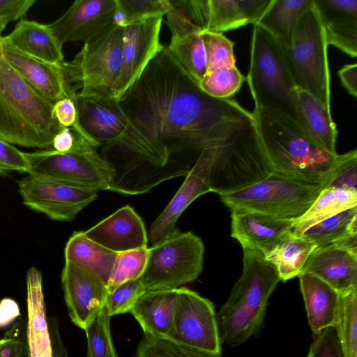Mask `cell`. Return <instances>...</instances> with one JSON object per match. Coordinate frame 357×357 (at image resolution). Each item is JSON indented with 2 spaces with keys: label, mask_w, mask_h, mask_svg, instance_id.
<instances>
[{
  "label": "cell",
  "mask_w": 357,
  "mask_h": 357,
  "mask_svg": "<svg viewBox=\"0 0 357 357\" xmlns=\"http://www.w3.org/2000/svg\"><path fill=\"white\" fill-rule=\"evenodd\" d=\"M118 100L132 127L116 146L115 175L130 195L187 176L204 151L257 133L252 112L204 92L167 47Z\"/></svg>",
  "instance_id": "cell-1"
},
{
  "label": "cell",
  "mask_w": 357,
  "mask_h": 357,
  "mask_svg": "<svg viewBox=\"0 0 357 357\" xmlns=\"http://www.w3.org/2000/svg\"><path fill=\"white\" fill-rule=\"evenodd\" d=\"M252 114L262 148L274 172L330 185L347 153L333 155L323 150L302 128L277 112L255 108Z\"/></svg>",
  "instance_id": "cell-2"
},
{
  "label": "cell",
  "mask_w": 357,
  "mask_h": 357,
  "mask_svg": "<svg viewBox=\"0 0 357 357\" xmlns=\"http://www.w3.org/2000/svg\"><path fill=\"white\" fill-rule=\"evenodd\" d=\"M243 269L217 314L221 342L237 347L260 332L271 295L280 281L275 268L257 250L244 248Z\"/></svg>",
  "instance_id": "cell-3"
},
{
  "label": "cell",
  "mask_w": 357,
  "mask_h": 357,
  "mask_svg": "<svg viewBox=\"0 0 357 357\" xmlns=\"http://www.w3.org/2000/svg\"><path fill=\"white\" fill-rule=\"evenodd\" d=\"M53 103L29 86L0 54V137L11 144L52 149L64 128Z\"/></svg>",
  "instance_id": "cell-4"
},
{
  "label": "cell",
  "mask_w": 357,
  "mask_h": 357,
  "mask_svg": "<svg viewBox=\"0 0 357 357\" xmlns=\"http://www.w3.org/2000/svg\"><path fill=\"white\" fill-rule=\"evenodd\" d=\"M246 80L255 108L277 112L305 131L297 100L296 87L282 47L268 31L257 24H254L252 31L250 68Z\"/></svg>",
  "instance_id": "cell-5"
},
{
  "label": "cell",
  "mask_w": 357,
  "mask_h": 357,
  "mask_svg": "<svg viewBox=\"0 0 357 357\" xmlns=\"http://www.w3.org/2000/svg\"><path fill=\"white\" fill-rule=\"evenodd\" d=\"M282 47L296 87L331 109L328 44L314 2L301 17L289 43Z\"/></svg>",
  "instance_id": "cell-6"
},
{
  "label": "cell",
  "mask_w": 357,
  "mask_h": 357,
  "mask_svg": "<svg viewBox=\"0 0 357 357\" xmlns=\"http://www.w3.org/2000/svg\"><path fill=\"white\" fill-rule=\"evenodd\" d=\"M328 186L273 172L245 189L220 197L229 209L243 208L296 221Z\"/></svg>",
  "instance_id": "cell-7"
},
{
  "label": "cell",
  "mask_w": 357,
  "mask_h": 357,
  "mask_svg": "<svg viewBox=\"0 0 357 357\" xmlns=\"http://www.w3.org/2000/svg\"><path fill=\"white\" fill-rule=\"evenodd\" d=\"M123 26L114 24L84 43L71 62L62 68L72 86L75 83L79 96L114 97L119 77Z\"/></svg>",
  "instance_id": "cell-8"
},
{
  "label": "cell",
  "mask_w": 357,
  "mask_h": 357,
  "mask_svg": "<svg viewBox=\"0 0 357 357\" xmlns=\"http://www.w3.org/2000/svg\"><path fill=\"white\" fill-rule=\"evenodd\" d=\"M204 245L191 231L177 230L149 248L144 273L139 278L144 292L178 289L195 280L203 268Z\"/></svg>",
  "instance_id": "cell-9"
},
{
  "label": "cell",
  "mask_w": 357,
  "mask_h": 357,
  "mask_svg": "<svg viewBox=\"0 0 357 357\" xmlns=\"http://www.w3.org/2000/svg\"><path fill=\"white\" fill-rule=\"evenodd\" d=\"M28 174L44 175L99 190H108L114 171L97 149L60 153L54 149L26 153Z\"/></svg>",
  "instance_id": "cell-10"
},
{
  "label": "cell",
  "mask_w": 357,
  "mask_h": 357,
  "mask_svg": "<svg viewBox=\"0 0 357 357\" xmlns=\"http://www.w3.org/2000/svg\"><path fill=\"white\" fill-rule=\"evenodd\" d=\"M25 206L57 221H72L98 192L51 176L28 174L18 183Z\"/></svg>",
  "instance_id": "cell-11"
},
{
  "label": "cell",
  "mask_w": 357,
  "mask_h": 357,
  "mask_svg": "<svg viewBox=\"0 0 357 357\" xmlns=\"http://www.w3.org/2000/svg\"><path fill=\"white\" fill-rule=\"evenodd\" d=\"M167 337L179 344L221 353V340L213 303L196 291L178 288V304Z\"/></svg>",
  "instance_id": "cell-12"
},
{
  "label": "cell",
  "mask_w": 357,
  "mask_h": 357,
  "mask_svg": "<svg viewBox=\"0 0 357 357\" xmlns=\"http://www.w3.org/2000/svg\"><path fill=\"white\" fill-rule=\"evenodd\" d=\"M73 99L79 126L86 137L102 149L118 145L126 138L132 124L114 97L79 96Z\"/></svg>",
  "instance_id": "cell-13"
},
{
  "label": "cell",
  "mask_w": 357,
  "mask_h": 357,
  "mask_svg": "<svg viewBox=\"0 0 357 357\" xmlns=\"http://www.w3.org/2000/svg\"><path fill=\"white\" fill-rule=\"evenodd\" d=\"M162 18L149 19L123 26L121 67L114 90L117 100L165 47L160 41Z\"/></svg>",
  "instance_id": "cell-14"
},
{
  "label": "cell",
  "mask_w": 357,
  "mask_h": 357,
  "mask_svg": "<svg viewBox=\"0 0 357 357\" xmlns=\"http://www.w3.org/2000/svg\"><path fill=\"white\" fill-rule=\"evenodd\" d=\"M115 0H77L56 21L48 24L61 45L88 41L116 24Z\"/></svg>",
  "instance_id": "cell-15"
},
{
  "label": "cell",
  "mask_w": 357,
  "mask_h": 357,
  "mask_svg": "<svg viewBox=\"0 0 357 357\" xmlns=\"http://www.w3.org/2000/svg\"><path fill=\"white\" fill-rule=\"evenodd\" d=\"M222 150L203 152L168 205L151 225L148 239L153 245L176 232V223L184 211L199 196L211 192L208 173L213 160Z\"/></svg>",
  "instance_id": "cell-16"
},
{
  "label": "cell",
  "mask_w": 357,
  "mask_h": 357,
  "mask_svg": "<svg viewBox=\"0 0 357 357\" xmlns=\"http://www.w3.org/2000/svg\"><path fill=\"white\" fill-rule=\"evenodd\" d=\"M0 54L36 92L54 104L75 91L61 66L43 61L20 51L0 37Z\"/></svg>",
  "instance_id": "cell-17"
},
{
  "label": "cell",
  "mask_w": 357,
  "mask_h": 357,
  "mask_svg": "<svg viewBox=\"0 0 357 357\" xmlns=\"http://www.w3.org/2000/svg\"><path fill=\"white\" fill-rule=\"evenodd\" d=\"M61 284L70 319L84 330L105 305L109 294L107 285L95 275L68 262L62 270Z\"/></svg>",
  "instance_id": "cell-18"
},
{
  "label": "cell",
  "mask_w": 357,
  "mask_h": 357,
  "mask_svg": "<svg viewBox=\"0 0 357 357\" xmlns=\"http://www.w3.org/2000/svg\"><path fill=\"white\" fill-rule=\"evenodd\" d=\"M301 273L314 275L339 293L357 288V241L316 248Z\"/></svg>",
  "instance_id": "cell-19"
},
{
  "label": "cell",
  "mask_w": 357,
  "mask_h": 357,
  "mask_svg": "<svg viewBox=\"0 0 357 357\" xmlns=\"http://www.w3.org/2000/svg\"><path fill=\"white\" fill-rule=\"evenodd\" d=\"M271 0H197L195 24L220 33L256 24Z\"/></svg>",
  "instance_id": "cell-20"
},
{
  "label": "cell",
  "mask_w": 357,
  "mask_h": 357,
  "mask_svg": "<svg viewBox=\"0 0 357 357\" xmlns=\"http://www.w3.org/2000/svg\"><path fill=\"white\" fill-rule=\"evenodd\" d=\"M231 211V236L243 249L257 250L263 255L291 232L296 220L280 219L243 208Z\"/></svg>",
  "instance_id": "cell-21"
},
{
  "label": "cell",
  "mask_w": 357,
  "mask_h": 357,
  "mask_svg": "<svg viewBox=\"0 0 357 357\" xmlns=\"http://www.w3.org/2000/svg\"><path fill=\"white\" fill-rule=\"evenodd\" d=\"M84 233L93 242L116 253L148 248L144 222L129 205L120 208Z\"/></svg>",
  "instance_id": "cell-22"
},
{
  "label": "cell",
  "mask_w": 357,
  "mask_h": 357,
  "mask_svg": "<svg viewBox=\"0 0 357 357\" xmlns=\"http://www.w3.org/2000/svg\"><path fill=\"white\" fill-rule=\"evenodd\" d=\"M328 45L357 56V0H313Z\"/></svg>",
  "instance_id": "cell-23"
},
{
  "label": "cell",
  "mask_w": 357,
  "mask_h": 357,
  "mask_svg": "<svg viewBox=\"0 0 357 357\" xmlns=\"http://www.w3.org/2000/svg\"><path fill=\"white\" fill-rule=\"evenodd\" d=\"M178 299V288L144 292L130 313L144 334L167 337L172 328Z\"/></svg>",
  "instance_id": "cell-24"
},
{
  "label": "cell",
  "mask_w": 357,
  "mask_h": 357,
  "mask_svg": "<svg viewBox=\"0 0 357 357\" xmlns=\"http://www.w3.org/2000/svg\"><path fill=\"white\" fill-rule=\"evenodd\" d=\"M298 277L308 323L314 334L335 326L340 293L312 274L301 273Z\"/></svg>",
  "instance_id": "cell-25"
},
{
  "label": "cell",
  "mask_w": 357,
  "mask_h": 357,
  "mask_svg": "<svg viewBox=\"0 0 357 357\" xmlns=\"http://www.w3.org/2000/svg\"><path fill=\"white\" fill-rule=\"evenodd\" d=\"M5 38L15 48L36 59L58 66L64 63L63 45L47 24L21 20Z\"/></svg>",
  "instance_id": "cell-26"
},
{
  "label": "cell",
  "mask_w": 357,
  "mask_h": 357,
  "mask_svg": "<svg viewBox=\"0 0 357 357\" xmlns=\"http://www.w3.org/2000/svg\"><path fill=\"white\" fill-rule=\"evenodd\" d=\"M27 333L31 357H52L40 271L27 273Z\"/></svg>",
  "instance_id": "cell-27"
},
{
  "label": "cell",
  "mask_w": 357,
  "mask_h": 357,
  "mask_svg": "<svg viewBox=\"0 0 357 357\" xmlns=\"http://www.w3.org/2000/svg\"><path fill=\"white\" fill-rule=\"evenodd\" d=\"M117 253L87 238L84 231H75L64 249L66 262L91 273L106 285L109 280Z\"/></svg>",
  "instance_id": "cell-28"
},
{
  "label": "cell",
  "mask_w": 357,
  "mask_h": 357,
  "mask_svg": "<svg viewBox=\"0 0 357 357\" xmlns=\"http://www.w3.org/2000/svg\"><path fill=\"white\" fill-rule=\"evenodd\" d=\"M296 96L307 135L323 150L337 154L335 145L338 132L331 109L305 91L296 88Z\"/></svg>",
  "instance_id": "cell-29"
},
{
  "label": "cell",
  "mask_w": 357,
  "mask_h": 357,
  "mask_svg": "<svg viewBox=\"0 0 357 357\" xmlns=\"http://www.w3.org/2000/svg\"><path fill=\"white\" fill-rule=\"evenodd\" d=\"M313 0H271L257 24L268 31L282 47L287 46L298 22Z\"/></svg>",
  "instance_id": "cell-30"
},
{
  "label": "cell",
  "mask_w": 357,
  "mask_h": 357,
  "mask_svg": "<svg viewBox=\"0 0 357 357\" xmlns=\"http://www.w3.org/2000/svg\"><path fill=\"white\" fill-rule=\"evenodd\" d=\"M357 207V189L328 186L295 222L291 233L301 236L310 227L342 211Z\"/></svg>",
  "instance_id": "cell-31"
},
{
  "label": "cell",
  "mask_w": 357,
  "mask_h": 357,
  "mask_svg": "<svg viewBox=\"0 0 357 357\" xmlns=\"http://www.w3.org/2000/svg\"><path fill=\"white\" fill-rule=\"evenodd\" d=\"M315 248L313 242L291 232L264 257L275 268L280 281L285 282L301 273L307 258Z\"/></svg>",
  "instance_id": "cell-32"
},
{
  "label": "cell",
  "mask_w": 357,
  "mask_h": 357,
  "mask_svg": "<svg viewBox=\"0 0 357 357\" xmlns=\"http://www.w3.org/2000/svg\"><path fill=\"white\" fill-rule=\"evenodd\" d=\"M301 236L316 248L347 243L357 238V207L329 217L307 229Z\"/></svg>",
  "instance_id": "cell-33"
},
{
  "label": "cell",
  "mask_w": 357,
  "mask_h": 357,
  "mask_svg": "<svg viewBox=\"0 0 357 357\" xmlns=\"http://www.w3.org/2000/svg\"><path fill=\"white\" fill-rule=\"evenodd\" d=\"M201 32L172 36L167 46L172 57L197 84L207 72V57Z\"/></svg>",
  "instance_id": "cell-34"
},
{
  "label": "cell",
  "mask_w": 357,
  "mask_h": 357,
  "mask_svg": "<svg viewBox=\"0 0 357 357\" xmlns=\"http://www.w3.org/2000/svg\"><path fill=\"white\" fill-rule=\"evenodd\" d=\"M335 328L344 357H357V288L340 293Z\"/></svg>",
  "instance_id": "cell-35"
},
{
  "label": "cell",
  "mask_w": 357,
  "mask_h": 357,
  "mask_svg": "<svg viewBox=\"0 0 357 357\" xmlns=\"http://www.w3.org/2000/svg\"><path fill=\"white\" fill-rule=\"evenodd\" d=\"M134 357H222L173 341L167 337L144 334Z\"/></svg>",
  "instance_id": "cell-36"
},
{
  "label": "cell",
  "mask_w": 357,
  "mask_h": 357,
  "mask_svg": "<svg viewBox=\"0 0 357 357\" xmlns=\"http://www.w3.org/2000/svg\"><path fill=\"white\" fill-rule=\"evenodd\" d=\"M246 77L236 66L220 67L208 71L199 88L208 95L220 99H229L241 89Z\"/></svg>",
  "instance_id": "cell-37"
},
{
  "label": "cell",
  "mask_w": 357,
  "mask_h": 357,
  "mask_svg": "<svg viewBox=\"0 0 357 357\" xmlns=\"http://www.w3.org/2000/svg\"><path fill=\"white\" fill-rule=\"evenodd\" d=\"M110 317L105 305L84 330L88 344L87 357H118L111 336Z\"/></svg>",
  "instance_id": "cell-38"
},
{
  "label": "cell",
  "mask_w": 357,
  "mask_h": 357,
  "mask_svg": "<svg viewBox=\"0 0 357 357\" xmlns=\"http://www.w3.org/2000/svg\"><path fill=\"white\" fill-rule=\"evenodd\" d=\"M149 248H139L117 253L112 271L107 284L108 293L121 284L139 278L144 273Z\"/></svg>",
  "instance_id": "cell-39"
},
{
  "label": "cell",
  "mask_w": 357,
  "mask_h": 357,
  "mask_svg": "<svg viewBox=\"0 0 357 357\" xmlns=\"http://www.w3.org/2000/svg\"><path fill=\"white\" fill-rule=\"evenodd\" d=\"M116 24L126 25L149 19L163 17L165 15L161 0H115Z\"/></svg>",
  "instance_id": "cell-40"
},
{
  "label": "cell",
  "mask_w": 357,
  "mask_h": 357,
  "mask_svg": "<svg viewBox=\"0 0 357 357\" xmlns=\"http://www.w3.org/2000/svg\"><path fill=\"white\" fill-rule=\"evenodd\" d=\"M201 38L206 53L207 72L220 67L236 66L232 41L222 33L206 31L201 32Z\"/></svg>",
  "instance_id": "cell-41"
},
{
  "label": "cell",
  "mask_w": 357,
  "mask_h": 357,
  "mask_svg": "<svg viewBox=\"0 0 357 357\" xmlns=\"http://www.w3.org/2000/svg\"><path fill=\"white\" fill-rule=\"evenodd\" d=\"M144 293L139 278L127 281L108 294L105 307L112 317L130 312L137 298Z\"/></svg>",
  "instance_id": "cell-42"
},
{
  "label": "cell",
  "mask_w": 357,
  "mask_h": 357,
  "mask_svg": "<svg viewBox=\"0 0 357 357\" xmlns=\"http://www.w3.org/2000/svg\"><path fill=\"white\" fill-rule=\"evenodd\" d=\"M1 357H31L27 333V319L15 323L0 339Z\"/></svg>",
  "instance_id": "cell-43"
},
{
  "label": "cell",
  "mask_w": 357,
  "mask_h": 357,
  "mask_svg": "<svg viewBox=\"0 0 357 357\" xmlns=\"http://www.w3.org/2000/svg\"><path fill=\"white\" fill-rule=\"evenodd\" d=\"M307 357H344L335 326L326 328L316 335Z\"/></svg>",
  "instance_id": "cell-44"
},
{
  "label": "cell",
  "mask_w": 357,
  "mask_h": 357,
  "mask_svg": "<svg viewBox=\"0 0 357 357\" xmlns=\"http://www.w3.org/2000/svg\"><path fill=\"white\" fill-rule=\"evenodd\" d=\"M167 16V24L173 37L201 32L202 28L192 22L187 14L174 1L161 0Z\"/></svg>",
  "instance_id": "cell-45"
},
{
  "label": "cell",
  "mask_w": 357,
  "mask_h": 357,
  "mask_svg": "<svg viewBox=\"0 0 357 357\" xmlns=\"http://www.w3.org/2000/svg\"><path fill=\"white\" fill-rule=\"evenodd\" d=\"M30 165L26 153L22 152L0 137V175L13 172L29 173Z\"/></svg>",
  "instance_id": "cell-46"
},
{
  "label": "cell",
  "mask_w": 357,
  "mask_h": 357,
  "mask_svg": "<svg viewBox=\"0 0 357 357\" xmlns=\"http://www.w3.org/2000/svg\"><path fill=\"white\" fill-rule=\"evenodd\" d=\"M52 112L54 116L61 126L71 128L86 138L79 126L76 105L71 97L56 102L53 105Z\"/></svg>",
  "instance_id": "cell-47"
},
{
  "label": "cell",
  "mask_w": 357,
  "mask_h": 357,
  "mask_svg": "<svg viewBox=\"0 0 357 357\" xmlns=\"http://www.w3.org/2000/svg\"><path fill=\"white\" fill-rule=\"evenodd\" d=\"M347 158L329 186L341 188H356L357 181V151L347 153Z\"/></svg>",
  "instance_id": "cell-48"
},
{
  "label": "cell",
  "mask_w": 357,
  "mask_h": 357,
  "mask_svg": "<svg viewBox=\"0 0 357 357\" xmlns=\"http://www.w3.org/2000/svg\"><path fill=\"white\" fill-rule=\"evenodd\" d=\"M35 0H0V19L10 22L24 16L35 3Z\"/></svg>",
  "instance_id": "cell-49"
},
{
  "label": "cell",
  "mask_w": 357,
  "mask_h": 357,
  "mask_svg": "<svg viewBox=\"0 0 357 357\" xmlns=\"http://www.w3.org/2000/svg\"><path fill=\"white\" fill-rule=\"evenodd\" d=\"M47 324L52 357H68L66 348L60 335L59 323L56 319L54 317L50 318L47 319Z\"/></svg>",
  "instance_id": "cell-50"
},
{
  "label": "cell",
  "mask_w": 357,
  "mask_h": 357,
  "mask_svg": "<svg viewBox=\"0 0 357 357\" xmlns=\"http://www.w3.org/2000/svg\"><path fill=\"white\" fill-rule=\"evenodd\" d=\"M343 86L354 97L357 96V65L347 64L338 72Z\"/></svg>",
  "instance_id": "cell-51"
},
{
  "label": "cell",
  "mask_w": 357,
  "mask_h": 357,
  "mask_svg": "<svg viewBox=\"0 0 357 357\" xmlns=\"http://www.w3.org/2000/svg\"><path fill=\"white\" fill-rule=\"evenodd\" d=\"M20 315L19 306L11 298H3L0 301V328L10 324Z\"/></svg>",
  "instance_id": "cell-52"
},
{
  "label": "cell",
  "mask_w": 357,
  "mask_h": 357,
  "mask_svg": "<svg viewBox=\"0 0 357 357\" xmlns=\"http://www.w3.org/2000/svg\"><path fill=\"white\" fill-rule=\"evenodd\" d=\"M9 22L10 21L7 19H0V37L1 36V33Z\"/></svg>",
  "instance_id": "cell-53"
},
{
  "label": "cell",
  "mask_w": 357,
  "mask_h": 357,
  "mask_svg": "<svg viewBox=\"0 0 357 357\" xmlns=\"http://www.w3.org/2000/svg\"><path fill=\"white\" fill-rule=\"evenodd\" d=\"M0 357H1V356H0Z\"/></svg>",
  "instance_id": "cell-54"
}]
</instances>
